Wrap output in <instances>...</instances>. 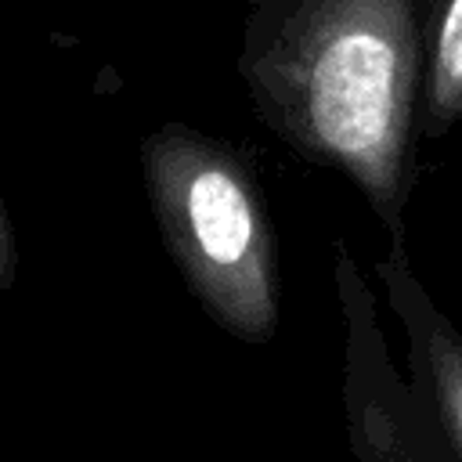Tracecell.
Segmentation results:
<instances>
[{"mask_svg": "<svg viewBox=\"0 0 462 462\" xmlns=\"http://www.w3.org/2000/svg\"><path fill=\"white\" fill-rule=\"evenodd\" d=\"M238 76L263 126L350 177L401 238L422 97L419 0H256Z\"/></svg>", "mask_w": 462, "mask_h": 462, "instance_id": "cell-1", "label": "cell"}, {"mask_svg": "<svg viewBox=\"0 0 462 462\" xmlns=\"http://www.w3.org/2000/svg\"><path fill=\"white\" fill-rule=\"evenodd\" d=\"M144 184L162 242L209 318L238 339L278 328V245L245 159L184 123L141 144Z\"/></svg>", "mask_w": 462, "mask_h": 462, "instance_id": "cell-2", "label": "cell"}, {"mask_svg": "<svg viewBox=\"0 0 462 462\" xmlns=\"http://www.w3.org/2000/svg\"><path fill=\"white\" fill-rule=\"evenodd\" d=\"M379 278H383L390 303L408 332L415 375L444 422L448 444L462 458V336L433 307V300L426 296L419 278L408 271L401 249L393 253V260L379 263Z\"/></svg>", "mask_w": 462, "mask_h": 462, "instance_id": "cell-3", "label": "cell"}, {"mask_svg": "<svg viewBox=\"0 0 462 462\" xmlns=\"http://www.w3.org/2000/svg\"><path fill=\"white\" fill-rule=\"evenodd\" d=\"M422 97L419 130L440 137L462 119V0H419Z\"/></svg>", "mask_w": 462, "mask_h": 462, "instance_id": "cell-4", "label": "cell"}, {"mask_svg": "<svg viewBox=\"0 0 462 462\" xmlns=\"http://www.w3.org/2000/svg\"><path fill=\"white\" fill-rule=\"evenodd\" d=\"M14 267H18V253H14V235H11V220L0 206V289L11 285L14 278Z\"/></svg>", "mask_w": 462, "mask_h": 462, "instance_id": "cell-5", "label": "cell"}]
</instances>
